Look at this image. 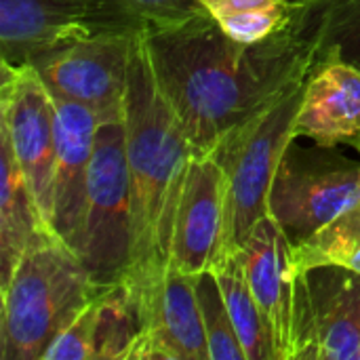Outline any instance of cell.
Instances as JSON below:
<instances>
[{
  "label": "cell",
  "instance_id": "cell-1",
  "mask_svg": "<svg viewBox=\"0 0 360 360\" xmlns=\"http://www.w3.org/2000/svg\"><path fill=\"white\" fill-rule=\"evenodd\" d=\"M325 0L295 25L259 42L230 38L207 11L143 34L158 86L194 154L217 143L308 80L321 57Z\"/></svg>",
  "mask_w": 360,
  "mask_h": 360
},
{
  "label": "cell",
  "instance_id": "cell-2",
  "mask_svg": "<svg viewBox=\"0 0 360 360\" xmlns=\"http://www.w3.org/2000/svg\"><path fill=\"white\" fill-rule=\"evenodd\" d=\"M124 146L133 211L129 281L146 287L171 266L173 221L194 148L179 116L158 86L143 34L135 40L129 65Z\"/></svg>",
  "mask_w": 360,
  "mask_h": 360
},
{
  "label": "cell",
  "instance_id": "cell-3",
  "mask_svg": "<svg viewBox=\"0 0 360 360\" xmlns=\"http://www.w3.org/2000/svg\"><path fill=\"white\" fill-rule=\"evenodd\" d=\"M103 289L53 230L38 234L0 289V360H44Z\"/></svg>",
  "mask_w": 360,
  "mask_h": 360
},
{
  "label": "cell",
  "instance_id": "cell-4",
  "mask_svg": "<svg viewBox=\"0 0 360 360\" xmlns=\"http://www.w3.org/2000/svg\"><path fill=\"white\" fill-rule=\"evenodd\" d=\"M304 91L306 82L228 133L217 148L209 152L219 160L226 175L221 259L238 253L257 221L268 215L270 188L285 150L295 139V118L304 101Z\"/></svg>",
  "mask_w": 360,
  "mask_h": 360
},
{
  "label": "cell",
  "instance_id": "cell-5",
  "mask_svg": "<svg viewBox=\"0 0 360 360\" xmlns=\"http://www.w3.org/2000/svg\"><path fill=\"white\" fill-rule=\"evenodd\" d=\"M72 251L101 287H112L131 276L133 211L124 114L99 120L84 209Z\"/></svg>",
  "mask_w": 360,
  "mask_h": 360
},
{
  "label": "cell",
  "instance_id": "cell-6",
  "mask_svg": "<svg viewBox=\"0 0 360 360\" xmlns=\"http://www.w3.org/2000/svg\"><path fill=\"white\" fill-rule=\"evenodd\" d=\"M238 255L268 325L276 360L321 359L308 272L293 266V245L270 213L257 221Z\"/></svg>",
  "mask_w": 360,
  "mask_h": 360
},
{
  "label": "cell",
  "instance_id": "cell-7",
  "mask_svg": "<svg viewBox=\"0 0 360 360\" xmlns=\"http://www.w3.org/2000/svg\"><path fill=\"white\" fill-rule=\"evenodd\" d=\"M360 205V162L335 148L285 150L268 196V213L297 247L325 224Z\"/></svg>",
  "mask_w": 360,
  "mask_h": 360
},
{
  "label": "cell",
  "instance_id": "cell-8",
  "mask_svg": "<svg viewBox=\"0 0 360 360\" xmlns=\"http://www.w3.org/2000/svg\"><path fill=\"white\" fill-rule=\"evenodd\" d=\"M99 34H146L120 0H0V59L13 65Z\"/></svg>",
  "mask_w": 360,
  "mask_h": 360
},
{
  "label": "cell",
  "instance_id": "cell-9",
  "mask_svg": "<svg viewBox=\"0 0 360 360\" xmlns=\"http://www.w3.org/2000/svg\"><path fill=\"white\" fill-rule=\"evenodd\" d=\"M139 34H99L36 55L30 65L55 99L91 108L99 120L124 114L129 65Z\"/></svg>",
  "mask_w": 360,
  "mask_h": 360
},
{
  "label": "cell",
  "instance_id": "cell-10",
  "mask_svg": "<svg viewBox=\"0 0 360 360\" xmlns=\"http://www.w3.org/2000/svg\"><path fill=\"white\" fill-rule=\"evenodd\" d=\"M0 135L6 137L46 221L55 162L57 105L30 63L0 68Z\"/></svg>",
  "mask_w": 360,
  "mask_h": 360
},
{
  "label": "cell",
  "instance_id": "cell-11",
  "mask_svg": "<svg viewBox=\"0 0 360 360\" xmlns=\"http://www.w3.org/2000/svg\"><path fill=\"white\" fill-rule=\"evenodd\" d=\"M137 291L141 335L129 360H211L194 274L169 266L160 278Z\"/></svg>",
  "mask_w": 360,
  "mask_h": 360
},
{
  "label": "cell",
  "instance_id": "cell-12",
  "mask_svg": "<svg viewBox=\"0 0 360 360\" xmlns=\"http://www.w3.org/2000/svg\"><path fill=\"white\" fill-rule=\"evenodd\" d=\"M226 175L213 154H194L175 211L171 266L188 274L213 270L221 259Z\"/></svg>",
  "mask_w": 360,
  "mask_h": 360
},
{
  "label": "cell",
  "instance_id": "cell-13",
  "mask_svg": "<svg viewBox=\"0 0 360 360\" xmlns=\"http://www.w3.org/2000/svg\"><path fill=\"white\" fill-rule=\"evenodd\" d=\"M141 335V297L131 281L103 289L59 333L44 360H129Z\"/></svg>",
  "mask_w": 360,
  "mask_h": 360
},
{
  "label": "cell",
  "instance_id": "cell-14",
  "mask_svg": "<svg viewBox=\"0 0 360 360\" xmlns=\"http://www.w3.org/2000/svg\"><path fill=\"white\" fill-rule=\"evenodd\" d=\"M55 105L57 129L49 226L72 249L84 209L99 116L91 108L68 99H55Z\"/></svg>",
  "mask_w": 360,
  "mask_h": 360
},
{
  "label": "cell",
  "instance_id": "cell-15",
  "mask_svg": "<svg viewBox=\"0 0 360 360\" xmlns=\"http://www.w3.org/2000/svg\"><path fill=\"white\" fill-rule=\"evenodd\" d=\"M297 137H308L321 148L360 150V68L333 55L319 57L295 118Z\"/></svg>",
  "mask_w": 360,
  "mask_h": 360
},
{
  "label": "cell",
  "instance_id": "cell-16",
  "mask_svg": "<svg viewBox=\"0 0 360 360\" xmlns=\"http://www.w3.org/2000/svg\"><path fill=\"white\" fill-rule=\"evenodd\" d=\"M319 356L359 360L360 274L340 266L308 270Z\"/></svg>",
  "mask_w": 360,
  "mask_h": 360
},
{
  "label": "cell",
  "instance_id": "cell-17",
  "mask_svg": "<svg viewBox=\"0 0 360 360\" xmlns=\"http://www.w3.org/2000/svg\"><path fill=\"white\" fill-rule=\"evenodd\" d=\"M0 289L11 281L30 243L51 230L11 143L0 135Z\"/></svg>",
  "mask_w": 360,
  "mask_h": 360
},
{
  "label": "cell",
  "instance_id": "cell-18",
  "mask_svg": "<svg viewBox=\"0 0 360 360\" xmlns=\"http://www.w3.org/2000/svg\"><path fill=\"white\" fill-rule=\"evenodd\" d=\"M211 272L215 274L219 289L224 293L226 306L230 310L238 340L245 350V359L276 360L268 325L247 281L240 255L234 253L224 257Z\"/></svg>",
  "mask_w": 360,
  "mask_h": 360
},
{
  "label": "cell",
  "instance_id": "cell-19",
  "mask_svg": "<svg viewBox=\"0 0 360 360\" xmlns=\"http://www.w3.org/2000/svg\"><path fill=\"white\" fill-rule=\"evenodd\" d=\"M293 266L302 272L319 266H340L360 274V205L293 247Z\"/></svg>",
  "mask_w": 360,
  "mask_h": 360
},
{
  "label": "cell",
  "instance_id": "cell-20",
  "mask_svg": "<svg viewBox=\"0 0 360 360\" xmlns=\"http://www.w3.org/2000/svg\"><path fill=\"white\" fill-rule=\"evenodd\" d=\"M196 295L211 360H247L219 283L211 270L196 276Z\"/></svg>",
  "mask_w": 360,
  "mask_h": 360
},
{
  "label": "cell",
  "instance_id": "cell-21",
  "mask_svg": "<svg viewBox=\"0 0 360 360\" xmlns=\"http://www.w3.org/2000/svg\"><path fill=\"white\" fill-rule=\"evenodd\" d=\"M321 55L360 68V0H325Z\"/></svg>",
  "mask_w": 360,
  "mask_h": 360
},
{
  "label": "cell",
  "instance_id": "cell-22",
  "mask_svg": "<svg viewBox=\"0 0 360 360\" xmlns=\"http://www.w3.org/2000/svg\"><path fill=\"white\" fill-rule=\"evenodd\" d=\"M143 25L146 34L184 23L207 13L200 0H120Z\"/></svg>",
  "mask_w": 360,
  "mask_h": 360
},
{
  "label": "cell",
  "instance_id": "cell-23",
  "mask_svg": "<svg viewBox=\"0 0 360 360\" xmlns=\"http://www.w3.org/2000/svg\"><path fill=\"white\" fill-rule=\"evenodd\" d=\"M308 0H200V4L213 15H224L232 11H245V8H262V6H272V4H300Z\"/></svg>",
  "mask_w": 360,
  "mask_h": 360
},
{
  "label": "cell",
  "instance_id": "cell-24",
  "mask_svg": "<svg viewBox=\"0 0 360 360\" xmlns=\"http://www.w3.org/2000/svg\"><path fill=\"white\" fill-rule=\"evenodd\" d=\"M359 360H360V354H359Z\"/></svg>",
  "mask_w": 360,
  "mask_h": 360
}]
</instances>
